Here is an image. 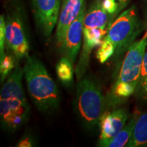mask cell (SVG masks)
<instances>
[{"mask_svg":"<svg viewBox=\"0 0 147 147\" xmlns=\"http://www.w3.org/2000/svg\"><path fill=\"white\" fill-rule=\"evenodd\" d=\"M23 69L16 65L1 88L0 119L3 129L14 131L28 121L30 107L23 87Z\"/></svg>","mask_w":147,"mask_h":147,"instance_id":"1","label":"cell"},{"mask_svg":"<svg viewBox=\"0 0 147 147\" xmlns=\"http://www.w3.org/2000/svg\"><path fill=\"white\" fill-rule=\"evenodd\" d=\"M25 59L23 73L31 98L40 112L51 113L60 102L58 88L36 57L29 55Z\"/></svg>","mask_w":147,"mask_h":147,"instance_id":"2","label":"cell"},{"mask_svg":"<svg viewBox=\"0 0 147 147\" xmlns=\"http://www.w3.org/2000/svg\"><path fill=\"white\" fill-rule=\"evenodd\" d=\"M146 47L147 39L142 37L128 47L118 77L110 91L112 102H117L134 94L140 82Z\"/></svg>","mask_w":147,"mask_h":147,"instance_id":"3","label":"cell"},{"mask_svg":"<svg viewBox=\"0 0 147 147\" xmlns=\"http://www.w3.org/2000/svg\"><path fill=\"white\" fill-rule=\"evenodd\" d=\"M105 106V99L98 84L89 78L80 80L77 87L76 108L84 126L91 129L100 123Z\"/></svg>","mask_w":147,"mask_h":147,"instance_id":"4","label":"cell"},{"mask_svg":"<svg viewBox=\"0 0 147 147\" xmlns=\"http://www.w3.org/2000/svg\"><path fill=\"white\" fill-rule=\"evenodd\" d=\"M140 21L134 6L127 9L110 23L105 38L115 47V53L123 51L133 43L140 32Z\"/></svg>","mask_w":147,"mask_h":147,"instance_id":"5","label":"cell"},{"mask_svg":"<svg viewBox=\"0 0 147 147\" xmlns=\"http://www.w3.org/2000/svg\"><path fill=\"white\" fill-rule=\"evenodd\" d=\"M5 46L18 61L29 56V46L19 14L12 12L5 21Z\"/></svg>","mask_w":147,"mask_h":147,"instance_id":"6","label":"cell"},{"mask_svg":"<svg viewBox=\"0 0 147 147\" xmlns=\"http://www.w3.org/2000/svg\"><path fill=\"white\" fill-rule=\"evenodd\" d=\"M33 10L38 27L45 37L52 34L59 15V0H32Z\"/></svg>","mask_w":147,"mask_h":147,"instance_id":"7","label":"cell"},{"mask_svg":"<svg viewBox=\"0 0 147 147\" xmlns=\"http://www.w3.org/2000/svg\"><path fill=\"white\" fill-rule=\"evenodd\" d=\"M85 12V5H84L80 14L67 29L63 42L59 47L62 57L68 59L73 65H74L81 47Z\"/></svg>","mask_w":147,"mask_h":147,"instance_id":"8","label":"cell"},{"mask_svg":"<svg viewBox=\"0 0 147 147\" xmlns=\"http://www.w3.org/2000/svg\"><path fill=\"white\" fill-rule=\"evenodd\" d=\"M128 118V112L124 108L104 112L99 123L100 136L98 146L107 147L110 141L123 128Z\"/></svg>","mask_w":147,"mask_h":147,"instance_id":"9","label":"cell"},{"mask_svg":"<svg viewBox=\"0 0 147 147\" xmlns=\"http://www.w3.org/2000/svg\"><path fill=\"white\" fill-rule=\"evenodd\" d=\"M108 29L104 28L83 29L82 49L75 71L78 80H80L85 73L92 50L101 45L103 40L107 34Z\"/></svg>","mask_w":147,"mask_h":147,"instance_id":"10","label":"cell"},{"mask_svg":"<svg viewBox=\"0 0 147 147\" xmlns=\"http://www.w3.org/2000/svg\"><path fill=\"white\" fill-rule=\"evenodd\" d=\"M85 5L84 0H63L59 15L56 30V41L59 48L63 42L66 32L71 23L80 14Z\"/></svg>","mask_w":147,"mask_h":147,"instance_id":"11","label":"cell"},{"mask_svg":"<svg viewBox=\"0 0 147 147\" xmlns=\"http://www.w3.org/2000/svg\"><path fill=\"white\" fill-rule=\"evenodd\" d=\"M112 19L111 16L103 8L102 0H97L85 12L84 28L108 29Z\"/></svg>","mask_w":147,"mask_h":147,"instance_id":"12","label":"cell"},{"mask_svg":"<svg viewBox=\"0 0 147 147\" xmlns=\"http://www.w3.org/2000/svg\"><path fill=\"white\" fill-rule=\"evenodd\" d=\"M147 145V111L140 116L127 147L144 146Z\"/></svg>","mask_w":147,"mask_h":147,"instance_id":"13","label":"cell"},{"mask_svg":"<svg viewBox=\"0 0 147 147\" xmlns=\"http://www.w3.org/2000/svg\"><path fill=\"white\" fill-rule=\"evenodd\" d=\"M138 117L137 115L133 116L128 122L126 123L123 128L119 132V134L110 141L107 147L125 146L131 136L136 123Z\"/></svg>","mask_w":147,"mask_h":147,"instance_id":"14","label":"cell"},{"mask_svg":"<svg viewBox=\"0 0 147 147\" xmlns=\"http://www.w3.org/2000/svg\"><path fill=\"white\" fill-rule=\"evenodd\" d=\"M58 78L65 84H69L74 78V65L68 59L62 57L56 66Z\"/></svg>","mask_w":147,"mask_h":147,"instance_id":"15","label":"cell"},{"mask_svg":"<svg viewBox=\"0 0 147 147\" xmlns=\"http://www.w3.org/2000/svg\"><path fill=\"white\" fill-rule=\"evenodd\" d=\"M115 47L110 40L104 38L97 51L96 57L101 63H104L115 53Z\"/></svg>","mask_w":147,"mask_h":147,"instance_id":"16","label":"cell"},{"mask_svg":"<svg viewBox=\"0 0 147 147\" xmlns=\"http://www.w3.org/2000/svg\"><path fill=\"white\" fill-rule=\"evenodd\" d=\"M16 58L12 55H5V57L0 59V72H1V80L3 82L15 67Z\"/></svg>","mask_w":147,"mask_h":147,"instance_id":"17","label":"cell"},{"mask_svg":"<svg viewBox=\"0 0 147 147\" xmlns=\"http://www.w3.org/2000/svg\"><path fill=\"white\" fill-rule=\"evenodd\" d=\"M140 85L144 96L147 97V51L145 52L144 59H143L142 70H141Z\"/></svg>","mask_w":147,"mask_h":147,"instance_id":"18","label":"cell"},{"mask_svg":"<svg viewBox=\"0 0 147 147\" xmlns=\"http://www.w3.org/2000/svg\"><path fill=\"white\" fill-rule=\"evenodd\" d=\"M5 21L4 16H0V59H3L6 55L5 53Z\"/></svg>","mask_w":147,"mask_h":147,"instance_id":"19","label":"cell"},{"mask_svg":"<svg viewBox=\"0 0 147 147\" xmlns=\"http://www.w3.org/2000/svg\"><path fill=\"white\" fill-rule=\"evenodd\" d=\"M32 146V140L30 139V138L25 137V138L22 139L17 145V146L19 147H29Z\"/></svg>","mask_w":147,"mask_h":147,"instance_id":"20","label":"cell"},{"mask_svg":"<svg viewBox=\"0 0 147 147\" xmlns=\"http://www.w3.org/2000/svg\"><path fill=\"white\" fill-rule=\"evenodd\" d=\"M115 1L118 3L119 8V12H121V10H123L127 5L130 0H115Z\"/></svg>","mask_w":147,"mask_h":147,"instance_id":"21","label":"cell"},{"mask_svg":"<svg viewBox=\"0 0 147 147\" xmlns=\"http://www.w3.org/2000/svg\"><path fill=\"white\" fill-rule=\"evenodd\" d=\"M144 37V38H146V39H147V30H146V33H145V34H144V36H143Z\"/></svg>","mask_w":147,"mask_h":147,"instance_id":"22","label":"cell"}]
</instances>
